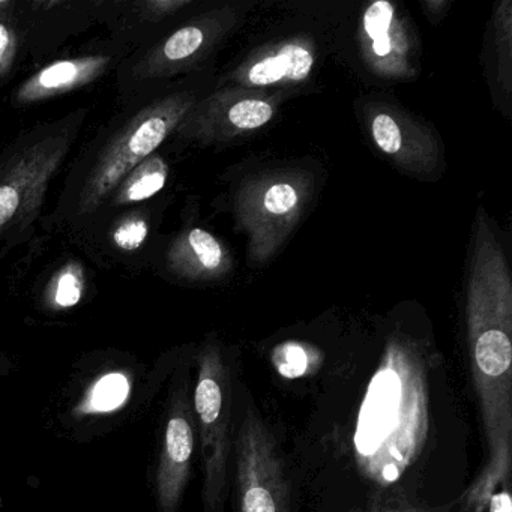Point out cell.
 I'll return each instance as SVG.
<instances>
[{
    "label": "cell",
    "instance_id": "1",
    "mask_svg": "<svg viewBox=\"0 0 512 512\" xmlns=\"http://www.w3.org/2000/svg\"><path fill=\"white\" fill-rule=\"evenodd\" d=\"M197 100L193 89L172 88L121 106L77 152L41 229L68 238L82 232L116 185L175 134Z\"/></svg>",
    "mask_w": 512,
    "mask_h": 512
},
{
    "label": "cell",
    "instance_id": "2",
    "mask_svg": "<svg viewBox=\"0 0 512 512\" xmlns=\"http://www.w3.org/2000/svg\"><path fill=\"white\" fill-rule=\"evenodd\" d=\"M88 107L22 131L0 151V247H16L34 235L47 194L88 124Z\"/></svg>",
    "mask_w": 512,
    "mask_h": 512
},
{
    "label": "cell",
    "instance_id": "3",
    "mask_svg": "<svg viewBox=\"0 0 512 512\" xmlns=\"http://www.w3.org/2000/svg\"><path fill=\"white\" fill-rule=\"evenodd\" d=\"M238 16L232 7L205 11L134 50L115 73L119 104L154 97L172 89L173 80L199 70L235 28Z\"/></svg>",
    "mask_w": 512,
    "mask_h": 512
},
{
    "label": "cell",
    "instance_id": "4",
    "mask_svg": "<svg viewBox=\"0 0 512 512\" xmlns=\"http://www.w3.org/2000/svg\"><path fill=\"white\" fill-rule=\"evenodd\" d=\"M193 406L205 473L203 512H223L229 491L232 385L229 365L215 343H206L200 350Z\"/></svg>",
    "mask_w": 512,
    "mask_h": 512
},
{
    "label": "cell",
    "instance_id": "5",
    "mask_svg": "<svg viewBox=\"0 0 512 512\" xmlns=\"http://www.w3.org/2000/svg\"><path fill=\"white\" fill-rule=\"evenodd\" d=\"M308 197V181L298 176H268L239 194L236 214L248 235V253L263 263L277 253L295 229Z\"/></svg>",
    "mask_w": 512,
    "mask_h": 512
},
{
    "label": "cell",
    "instance_id": "6",
    "mask_svg": "<svg viewBox=\"0 0 512 512\" xmlns=\"http://www.w3.org/2000/svg\"><path fill=\"white\" fill-rule=\"evenodd\" d=\"M239 512H290L289 484L274 436L254 410H247L236 437Z\"/></svg>",
    "mask_w": 512,
    "mask_h": 512
},
{
    "label": "cell",
    "instance_id": "7",
    "mask_svg": "<svg viewBox=\"0 0 512 512\" xmlns=\"http://www.w3.org/2000/svg\"><path fill=\"white\" fill-rule=\"evenodd\" d=\"M277 106L271 98L245 89H220L199 98L173 136L187 143H227L254 133L272 121Z\"/></svg>",
    "mask_w": 512,
    "mask_h": 512
},
{
    "label": "cell",
    "instance_id": "8",
    "mask_svg": "<svg viewBox=\"0 0 512 512\" xmlns=\"http://www.w3.org/2000/svg\"><path fill=\"white\" fill-rule=\"evenodd\" d=\"M196 415L185 373L176 374L170 388L160 457L155 473L158 512H178L187 490L196 449Z\"/></svg>",
    "mask_w": 512,
    "mask_h": 512
},
{
    "label": "cell",
    "instance_id": "9",
    "mask_svg": "<svg viewBox=\"0 0 512 512\" xmlns=\"http://www.w3.org/2000/svg\"><path fill=\"white\" fill-rule=\"evenodd\" d=\"M130 53L109 38L95 41L86 52L43 65L14 89L11 104L16 109H29L91 88L104 77L116 73L119 64Z\"/></svg>",
    "mask_w": 512,
    "mask_h": 512
},
{
    "label": "cell",
    "instance_id": "10",
    "mask_svg": "<svg viewBox=\"0 0 512 512\" xmlns=\"http://www.w3.org/2000/svg\"><path fill=\"white\" fill-rule=\"evenodd\" d=\"M25 58L40 61L98 25L100 0H16Z\"/></svg>",
    "mask_w": 512,
    "mask_h": 512
},
{
    "label": "cell",
    "instance_id": "11",
    "mask_svg": "<svg viewBox=\"0 0 512 512\" xmlns=\"http://www.w3.org/2000/svg\"><path fill=\"white\" fill-rule=\"evenodd\" d=\"M151 202L101 215L70 239L95 262L136 268L146 257L152 241L154 209L149 205Z\"/></svg>",
    "mask_w": 512,
    "mask_h": 512
},
{
    "label": "cell",
    "instance_id": "12",
    "mask_svg": "<svg viewBox=\"0 0 512 512\" xmlns=\"http://www.w3.org/2000/svg\"><path fill=\"white\" fill-rule=\"evenodd\" d=\"M370 131L377 148L392 163L413 175H430L439 169L442 146L421 122L395 107L371 110Z\"/></svg>",
    "mask_w": 512,
    "mask_h": 512
},
{
    "label": "cell",
    "instance_id": "13",
    "mask_svg": "<svg viewBox=\"0 0 512 512\" xmlns=\"http://www.w3.org/2000/svg\"><path fill=\"white\" fill-rule=\"evenodd\" d=\"M193 5V0H100L98 25L133 53L166 34L170 22Z\"/></svg>",
    "mask_w": 512,
    "mask_h": 512
},
{
    "label": "cell",
    "instance_id": "14",
    "mask_svg": "<svg viewBox=\"0 0 512 512\" xmlns=\"http://www.w3.org/2000/svg\"><path fill=\"white\" fill-rule=\"evenodd\" d=\"M230 256L221 242L202 227L182 229L161 253V268L173 280L205 283L230 271Z\"/></svg>",
    "mask_w": 512,
    "mask_h": 512
},
{
    "label": "cell",
    "instance_id": "15",
    "mask_svg": "<svg viewBox=\"0 0 512 512\" xmlns=\"http://www.w3.org/2000/svg\"><path fill=\"white\" fill-rule=\"evenodd\" d=\"M313 67L314 53L308 43L287 41L242 64L229 77V82L236 83L238 89L245 91L296 85L310 77Z\"/></svg>",
    "mask_w": 512,
    "mask_h": 512
},
{
    "label": "cell",
    "instance_id": "16",
    "mask_svg": "<svg viewBox=\"0 0 512 512\" xmlns=\"http://www.w3.org/2000/svg\"><path fill=\"white\" fill-rule=\"evenodd\" d=\"M362 46L371 67L383 76L401 77L409 71L407 46L394 5L379 0L365 11Z\"/></svg>",
    "mask_w": 512,
    "mask_h": 512
},
{
    "label": "cell",
    "instance_id": "17",
    "mask_svg": "<svg viewBox=\"0 0 512 512\" xmlns=\"http://www.w3.org/2000/svg\"><path fill=\"white\" fill-rule=\"evenodd\" d=\"M169 178V161H167L163 154L157 151L151 157L142 161L139 166L134 167L116 185L115 190L107 197L106 202L101 206L100 212L95 215L92 221L97 220L101 215L110 214V212L121 211V209L133 208V206L151 202L154 197H157L166 188Z\"/></svg>",
    "mask_w": 512,
    "mask_h": 512
},
{
    "label": "cell",
    "instance_id": "18",
    "mask_svg": "<svg viewBox=\"0 0 512 512\" xmlns=\"http://www.w3.org/2000/svg\"><path fill=\"white\" fill-rule=\"evenodd\" d=\"M86 268L79 260H68L53 271L44 287L43 299L52 310H67L82 302L86 293Z\"/></svg>",
    "mask_w": 512,
    "mask_h": 512
},
{
    "label": "cell",
    "instance_id": "19",
    "mask_svg": "<svg viewBox=\"0 0 512 512\" xmlns=\"http://www.w3.org/2000/svg\"><path fill=\"white\" fill-rule=\"evenodd\" d=\"M22 58H25L22 29L16 0H11L10 7L0 11V89L13 79Z\"/></svg>",
    "mask_w": 512,
    "mask_h": 512
},
{
    "label": "cell",
    "instance_id": "20",
    "mask_svg": "<svg viewBox=\"0 0 512 512\" xmlns=\"http://www.w3.org/2000/svg\"><path fill=\"white\" fill-rule=\"evenodd\" d=\"M511 2L505 0L494 14V35L499 53L497 83L506 98L511 94Z\"/></svg>",
    "mask_w": 512,
    "mask_h": 512
},
{
    "label": "cell",
    "instance_id": "21",
    "mask_svg": "<svg viewBox=\"0 0 512 512\" xmlns=\"http://www.w3.org/2000/svg\"><path fill=\"white\" fill-rule=\"evenodd\" d=\"M274 364L281 376L296 379L305 374L308 367V353L304 347L295 343H286L274 352Z\"/></svg>",
    "mask_w": 512,
    "mask_h": 512
},
{
    "label": "cell",
    "instance_id": "22",
    "mask_svg": "<svg viewBox=\"0 0 512 512\" xmlns=\"http://www.w3.org/2000/svg\"><path fill=\"white\" fill-rule=\"evenodd\" d=\"M449 506L443 508H430V506L413 505L407 500H395V502L383 503L370 512H446Z\"/></svg>",
    "mask_w": 512,
    "mask_h": 512
},
{
    "label": "cell",
    "instance_id": "23",
    "mask_svg": "<svg viewBox=\"0 0 512 512\" xmlns=\"http://www.w3.org/2000/svg\"><path fill=\"white\" fill-rule=\"evenodd\" d=\"M8 370H10V362L7 361L4 355H0V376L8 373Z\"/></svg>",
    "mask_w": 512,
    "mask_h": 512
},
{
    "label": "cell",
    "instance_id": "24",
    "mask_svg": "<svg viewBox=\"0 0 512 512\" xmlns=\"http://www.w3.org/2000/svg\"><path fill=\"white\" fill-rule=\"evenodd\" d=\"M11 0H0V11L5 10V8L10 7Z\"/></svg>",
    "mask_w": 512,
    "mask_h": 512
}]
</instances>
